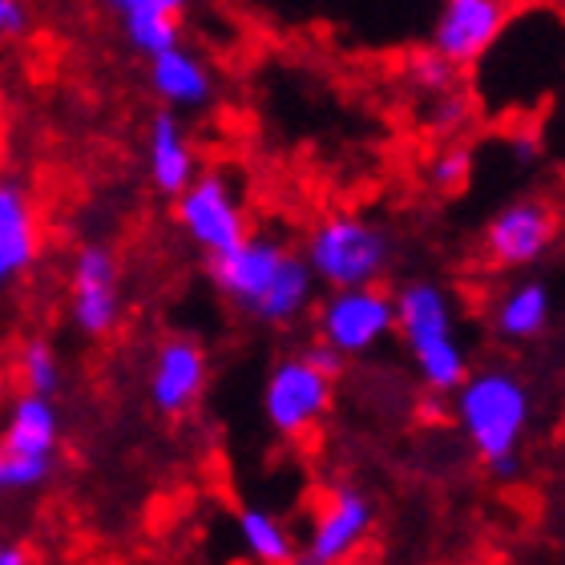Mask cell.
I'll use <instances>...</instances> for the list:
<instances>
[{
  "label": "cell",
  "instance_id": "obj_1",
  "mask_svg": "<svg viewBox=\"0 0 565 565\" xmlns=\"http://www.w3.org/2000/svg\"><path fill=\"white\" fill-rule=\"evenodd\" d=\"M206 275L226 307L263 328H291L316 307V271L299 250L282 247L271 235L250 231L231 250L206 255Z\"/></svg>",
  "mask_w": 565,
  "mask_h": 565
},
{
  "label": "cell",
  "instance_id": "obj_2",
  "mask_svg": "<svg viewBox=\"0 0 565 565\" xmlns=\"http://www.w3.org/2000/svg\"><path fill=\"white\" fill-rule=\"evenodd\" d=\"M452 416L481 469L493 481H513L533 424L530 384L513 367H472L452 392Z\"/></svg>",
  "mask_w": 565,
  "mask_h": 565
},
{
  "label": "cell",
  "instance_id": "obj_3",
  "mask_svg": "<svg viewBox=\"0 0 565 565\" xmlns=\"http://www.w3.org/2000/svg\"><path fill=\"white\" fill-rule=\"evenodd\" d=\"M392 299H396V335L413 360L416 380L433 396H452L460 388V380L472 372L469 348L460 340L452 291L445 282L420 275V279L401 282Z\"/></svg>",
  "mask_w": 565,
  "mask_h": 565
},
{
  "label": "cell",
  "instance_id": "obj_4",
  "mask_svg": "<svg viewBox=\"0 0 565 565\" xmlns=\"http://www.w3.org/2000/svg\"><path fill=\"white\" fill-rule=\"evenodd\" d=\"M307 267L319 287H367L384 282L396 263V238L380 218L364 211H328L303 235Z\"/></svg>",
  "mask_w": 565,
  "mask_h": 565
},
{
  "label": "cell",
  "instance_id": "obj_5",
  "mask_svg": "<svg viewBox=\"0 0 565 565\" xmlns=\"http://www.w3.org/2000/svg\"><path fill=\"white\" fill-rule=\"evenodd\" d=\"M61 420L57 396L21 392L0 424V497H29L53 481L61 465Z\"/></svg>",
  "mask_w": 565,
  "mask_h": 565
},
{
  "label": "cell",
  "instance_id": "obj_6",
  "mask_svg": "<svg viewBox=\"0 0 565 565\" xmlns=\"http://www.w3.org/2000/svg\"><path fill=\"white\" fill-rule=\"evenodd\" d=\"M335 384L328 367H319L307 352L279 355L263 380V420L282 440H316L335 404Z\"/></svg>",
  "mask_w": 565,
  "mask_h": 565
},
{
  "label": "cell",
  "instance_id": "obj_7",
  "mask_svg": "<svg viewBox=\"0 0 565 565\" xmlns=\"http://www.w3.org/2000/svg\"><path fill=\"white\" fill-rule=\"evenodd\" d=\"M316 340L343 360H367L396 335V299L384 282L331 287L316 307Z\"/></svg>",
  "mask_w": 565,
  "mask_h": 565
},
{
  "label": "cell",
  "instance_id": "obj_8",
  "mask_svg": "<svg viewBox=\"0 0 565 565\" xmlns=\"http://www.w3.org/2000/svg\"><path fill=\"white\" fill-rule=\"evenodd\" d=\"M174 226L202 255H218L243 243L250 235V218L235 178L226 170H199L182 194H174Z\"/></svg>",
  "mask_w": 565,
  "mask_h": 565
},
{
  "label": "cell",
  "instance_id": "obj_9",
  "mask_svg": "<svg viewBox=\"0 0 565 565\" xmlns=\"http://www.w3.org/2000/svg\"><path fill=\"white\" fill-rule=\"evenodd\" d=\"M126 316L121 263L106 243H82L70 267V323L85 340H109Z\"/></svg>",
  "mask_w": 565,
  "mask_h": 565
},
{
  "label": "cell",
  "instance_id": "obj_10",
  "mask_svg": "<svg viewBox=\"0 0 565 565\" xmlns=\"http://www.w3.org/2000/svg\"><path fill=\"white\" fill-rule=\"evenodd\" d=\"M376 525V501L352 481H335L323 489L316 513H311V533L295 562L307 565H343L352 562Z\"/></svg>",
  "mask_w": 565,
  "mask_h": 565
},
{
  "label": "cell",
  "instance_id": "obj_11",
  "mask_svg": "<svg viewBox=\"0 0 565 565\" xmlns=\"http://www.w3.org/2000/svg\"><path fill=\"white\" fill-rule=\"evenodd\" d=\"M211 388V352L199 335L170 331L158 340L146 372V396L166 420H186Z\"/></svg>",
  "mask_w": 565,
  "mask_h": 565
},
{
  "label": "cell",
  "instance_id": "obj_12",
  "mask_svg": "<svg viewBox=\"0 0 565 565\" xmlns=\"http://www.w3.org/2000/svg\"><path fill=\"white\" fill-rule=\"evenodd\" d=\"M557 214L545 199H513L484 223L481 255L497 271H525L554 250Z\"/></svg>",
  "mask_w": 565,
  "mask_h": 565
},
{
  "label": "cell",
  "instance_id": "obj_13",
  "mask_svg": "<svg viewBox=\"0 0 565 565\" xmlns=\"http://www.w3.org/2000/svg\"><path fill=\"white\" fill-rule=\"evenodd\" d=\"M513 21V0H445L433 21L428 45H436L457 70H472Z\"/></svg>",
  "mask_w": 565,
  "mask_h": 565
},
{
  "label": "cell",
  "instance_id": "obj_14",
  "mask_svg": "<svg viewBox=\"0 0 565 565\" xmlns=\"http://www.w3.org/2000/svg\"><path fill=\"white\" fill-rule=\"evenodd\" d=\"M45 250V223L29 182L0 174V299L21 287Z\"/></svg>",
  "mask_w": 565,
  "mask_h": 565
},
{
  "label": "cell",
  "instance_id": "obj_15",
  "mask_svg": "<svg viewBox=\"0 0 565 565\" xmlns=\"http://www.w3.org/2000/svg\"><path fill=\"white\" fill-rule=\"evenodd\" d=\"M194 174H199V153L186 121L178 109L162 106L146 126V178L162 199H174Z\"/></svg>",
  "mask_w": 565,
  "mask_h": 565
},
{
  "label": "cell",
  "instance_id": "obj_16",
  "mask_svg": "<svg viewBox=\"0 0 565 565\" xmlns=\"http://www.w3.org/2000/svg\"><path fill=\"white\" fill-rule=\"evenodd\" d=\"M146 77H150L153 97L170 109H206L214 97V70L211 61L202 57L199 49L190 45H170L162 53L146 57Z\"/></svg>",
  "mask_w": 565,
  "mask_h": 565
},
{
  "label": "cell",
  "instance_id": "obj_17",
  "mask_svg": "<svg viewBox=\"0 0 565 565\" xmlns=\"http://www.w3.org/2000/svg\"><path fill=\"white\" fill-rule=\"evenodd\" d=\"M554 323V291L545 279H521L493 303V335L505 343L542 340Z\"/></svg>",
  "mask_w": 565,
  "mask_h": 565
},
{
  "label": "cell",
  "instance_id": "obj_18",
  "mask_svg": "<svg viewBox=\"0 0 565 565\" xmlns=\"http://www.w3.org/2000/svg\"><path fill=\"white\" fill-rule=\"evenodd\" d=\"M235 533H238V542H243L250 562L291 565L295 557H299V545H295L287 521H282L279 513H271V509L243 505L235 513Z\"/></svg>",
  "mask_w": 565,
  "mask_h": 565
},
{
  "label": "cell",
  "instance_id": "obj_19",
  "mask_svg": "<svg viewBox=\"0 0 565 565\" xmlns=\"http://www.w3.org/2000/svg\"><path fill=\"white\" fill-rule=\"evenodd\" d=\"M17 376H21L24 392L61 396V388H65V360H61V352L53 348V340L29 335V340L17 348Z\"/></svg>",
  "mask_w": 565,
  "mask_h": 565
},
{
  "label": "cell",
  "instance_id": "obj_20",
  "mask_svg": "<svg viewBox=\"0 0 565 565\" xmlns=\"http://www.w3.org/2000/svg\"><path fill=\"white\" fill-rule=\"evenodd\" d=\"M121 36L138 57H153L162 49L182 41V17L174 12H138V17H121Z\"/></svg>",
  "mask_w": 565,
  "mask_h": 565
},
{
  "label": "cell",
  "instance_id": "obj_21",
  "mask_svg": "<svg viewBox=\"0 0 565 565\" xmlns=\"http://www.w3.org/2000/svg\"><path fill=\"white\" fill-rule=\"evenodd\" d=\"M404 82L420 89L424 97H440L460 85V70L436 45H420L404 57Z\"/></svg>",
  "mask_w": 565,
  "mask_h": 565
},
{
  "label": "cell",
  "instance_id": "obj_22",
  "mask_svg": "<svg viewBox=\"0 0 565 565\" xmlns=\"http://www.w3.org/2000/svg\"><path fill=\"white\" fill-rule=\"evenodd\" d=\"M472 174V150L465 141H448L433 158V182L440 190H460Z\"/></svg>",
  "mask_w": 565,
  "mask_h": 565
},
{
  "label": "cell",
  "instance_id": "obj_23",
  "mask_svg": "<svg viewBox=\"0 0 565 565\" xmlns=\"http://www.w3.org/2000/svg\"><path fill=\"white\" fill-rule=\"evenodd\" d=\"M433 102H436V106H433V126H436V130L452 134V130H460V126H465V118H469V97L460 94V89H448V94L433 97Z\"/></svg>",
  "mask_w": 565,
  "mask_h": 565
},
{
  "label": "cell",
  "instance_id": "obj_24",
  "mask_svg": "<svg viewBox=\"0 0 565 565\" xmlns=\"http://www.w3.org/2000/svg\"><path fill=\"white\" fill-rule=\"evenodd\" d=\"M29 29H33V12H29V4H24V0H0V45L21 41Z\"/></svg>",
  "mask_w": 565,
  "mask_h": 565
},
{
  "label": "cell",
  "instance_id": "obj_25",
  "mask_svg": "<svg viewBox=\"0 0 565 565\" xmlns=\"http://www.w3.org/2000/svg\"><path fill=\"white\" fill-rule=\"evenodd\" d=\"M102 9H109L114 17H138V12H174V17H186L190 0H102Z\"/></svg>",
  "mask_w": 565,
  "mask_h": 565
},
{
  "label": "cell",
  "instance_id": "obj_26",
  "mask_svg": "<svg viewBox=\"0 0 565 565\" xmlns=\"http://www.w3.org/2000/svg\"><path fill=\"white\" fill-rule=\"evenodd\" d=\"M542 134L537 130H521L509 138V158L518 166H533V162H542Z\"/></svg>",
  "mask_w": 565,
  "mask_h": 565
},
{
  "label": "cell",
  "instance_id": "obj_27",
  "mask_svg": "<svg viewBox=\"0 0 565 565\" xmlns=\"http://www.w3.org/2000/svg\"><path fill=\"white\" fill-rule=\"evenodd\" d=\"M36 550L24 542H12V537H0V565H33Z\"/></svg>",
  "mask_w": 565,
  "mask_h": 565
},
{
  "label": "cell",
  "instance_id": "obj_28",
  "mask_svg": "<svg viewBox=\"0 0 565 565\" xmlns=\"http://www.w3.org/2000/svg\"><path fill=\"white\" fill-rule=\"evenodd\" d=\"M0 49H4V45H0Z\"/></svg>",
  "mask_w": 565,
  "mask_h": 565
}]
</instances>
